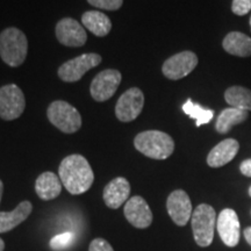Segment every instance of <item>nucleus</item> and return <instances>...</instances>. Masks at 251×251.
<instances>
[{
  "label": "nucleus",
  "mask_w": 251,
  "mask_h": 251,
  "mask_svg": "<svg viewBox=\"0 0 251 251\" xmlns=\"http://www.w3.org/2000/svg\"><path fill=\"white\" fill-rule=\"evenodd\" d=\"M58 176L68 192L75 196L89 191L94 180L92 168L81 155L65 157L59 165Z\"/></svg>",
  "instance_id": "1"
},
{
  "label": "nucleus",
  "mask_w": 251,
  "mask_h": 251,
  "mask_svg": "<svg viewBox=\"0 0 251 251\" xmlns=\"http://www.w3.org/2000/svg\"><path fill=\"white\" fill-rule=\"evenodd\" d=\"M134 146L144 156L152 159H166L175 150L170 135L159 130H146L135 137Z\"/></svg>",
  "instance_id": "2"
},
{
  "label": "nucleus",
  "mask_w": 251,
  "mask_h": 251,
  "mask_svg": "<svg viewBox=\"0 0 251 251\" xmlns=\"http://www.w3.org/2000/svg\"><path fill=\"white\" fill-rule=\"evenodd\" d=\"M28 42L25 34L18 28L11 27L0 34V57L9 67L17 68L27 57Z\"/></svg>",
  "instance_id": "3"
},
{
  "label": "nucleus",
  "mask_w": 251,
  "mask_h": 251,
  "mask_svg": "<svg viewBox=\"0 0 251 251\" xmlns=\"http://www.w3.org/2000/svg\"><path fill=\"white\" fill-rule=\"evenodd\" d=\"M216 213L212 206L201 203L194 209L191 216L193 236L198 246L205 248L211 246L216 226Z\"/></svg>",
  "instance_id": "4"
},
{
  "label": "nucleus",
  "mask_w": 251,
  "mask_h": 251,
  "mask_svg": "<svg viewBox=\"0 0 251 251\" xmlns=\"http://www.w3.org/2000/svg\"><path fill=\"white\" fill-rule=\"evenodd\" d=\"M49 121L63 133H76L81 127V117L74 106L63 100L51 102L47 111Z\"/></svg>",
  "instance_id": "5"
},
{
  "label": "nucleus",
  "mask_w": 251,
  "mask_h": 251,
  "mask_svg": "<svg viewBox=\"0 0 251 251\" xmlns=\"http://www.w3.org/2000/svg\"><path fill=\"white\" fill-rule=\"evenodd\" d=\"M26 107V100L20 87L9 84L0 87V118L12 121L20 118Z\"/></svg>",
  "instance_id": "6"
},
{
  "label": "nucleus",
  "mask_w": 251,
  "mask_h": 251,
  "mask_svg": "<svg viewBox=\"0 0 251 251\" xmlns=\"http://www.w3.org/2000/svg\"><path fill=\"white\" fill-rule=\"evenodd\" d=\"M101 57L98 54H84L65 62L58 69V76L62 80L75 83L79 80L87 71L100 64Z\"/></svg>",
  "instance_id": "7"
},
{
  "label": "nucleus",
  "mask_w": 251,
  "mask_h": 251,
  "mask_svg": "<svg viewBox=\"0 0 251 251\" xmlns=\"http://www.w3.org/2000/svg\"><path fill=\"white\" fill-rule=\"evenodd\" d=\"M143 105V92L137 87H131L119 98L115 106V115L122 122H130L141 114Z\"/></svg>",
  "instance_id": "8"
},
{
  "label": "nucleus",
  "mask_w": 251,
  "mask_h": 251,
  "mask_svg": "<svg viewBox=\"0 0 251 251\" xmlns=\"http://www.w3.org/2000/svg\"><path fill=\"white\" fill-rule=\"evenodd\" d=\"M121 78L120 72L113 69L100 72L94 77L91 84L90 91L92 98L99 102L111 99L120 85Z\"/></svg>",
  "instance_id": "9"
},
{
  "label": "nucleus",
  "mask_w": 251,
  "mask_h": 251,
  "mask_svg": "<svg viewBox=\"0 0 251 251\" xmlns=\"http://www.w3.org/2000/svg\"><path fill=\"white\" fill-rule=\"evenodd\" d=\"M197 65V55L192 51H183L166 59L162 67V72L168 79L178 80L188 76Z\"/></svg>",
  "instance_id": "10"
},
{
  "label": "nucleus",
  "mask_w": 251,
  "mask_h": 251,
  "mask_svg": "<svg viewBox=\"0 0 251 251\" xmlns=\"http://www.w3.org/2000/svg\"><path fill=\"white\" fill-rule=\"evenodd\" d=\"M124 214L135 228H148L152 222V212L142 197L135 196L125 203Z\"/></svg>",
  "instance_id": "11"
},
{
  "label": "nucleus",
  "mask_w": 251,
  "mask_h": 251,
  "mask_svg": "<svg viewBox=\"0 0 251 251\" xmlns=\"http://www.w3.org/2000/svg\"><path fill=\"white\" fill-rule=\"evenodd\" d=\"M168 213L177 226H185L192 216V202L188 194L183 190H176L166 201Z\"/></svg>",
  "instance_id": "12"
},
{
  "label": "nucleus",
  "mask_w": 251,
  "mask_h": 251,
  "mask_svg": "<svg viewBox=\"0 0 251 251\" xmlns=\"http://www.w3.org/2000/svg\"><path fill=\"white\" fill-rule=\"evenodd\" d=\"M56 36L59 43L67 47H81L87 40L84 27L71 18H64L58 21L56 25Z\"/></svg>",
  "instance_id": "13"
},
{
  "label": "nucleus",
  "mask_w": 251,
  "mask_h": 251,
  "mask_svg": "<svg viewBox=\"0 0 251 251\" xmlns=\"http://www.w3.org/2000/svg\"><path fill=\"white\" fill-rule=\"evenodd\" d=\"M216 228L224 243L228 247H235L240 241V221L234 209L226 208L220 213L216 220Z\"/></svg>",
  "instance_id": "14"
},
{
  "label": "nucleus",
  "mask_w": 251,
  "mask_h": 251,
  "mask_svg": "<svg viewBox=\"0 0 251 251\" xmlns=\"http://www.w3.org/2000/svg\"><path fill=\"white\" fill-rule=\"evenodd\" d=\"M130 194V185L124 177H118L109 181L103 188L102 198L106 206L112 209H118L128 201Z\"/></svg>",
  "instance_id": "15"
},
{
  "label": "nucleus",
  "mask_w": 251,
  "mask_h": 251,
  "mask_svg": "<svg viewBox=\"0 0 251 251\" xmlns=\"http://www.w3.org/2000/svg\"><path fill=\"white\" fill-rule=\"evenodd\" d=\"M240 149V143L234 139H227L220 142L207 156V164L211 168H220L228 164L235 158Z\"/></svg>",
  "instance_id": "16"
},
{
  "label": "nucleus",
  "mask_w": 251,
  "mask_h": 251,
  "mask_svg": "<svg viewBox=\"0 0 251 251\" xmlns=\"http://www.w3.org/2000/svg\"><path fill=\"white\" fill-rule=\"evenodd\" d=\"M35 191L40 199L52 200L61 194L62 181L54 172H43L35 181Z\"/></svg>",
  "instance_id": "17"
},
{
  "label": "nucleus",
  "mask_w": 251,
  "mask_h": 251,
  "mask_svg": "<svg viewBox=\"0 0 251 251\" xmlns=\"http://www.w3.org/2000/svg\"><path fill=\"white\" fill-rule=\"evenodd\" d=\"M33 211L30 201H23L11 212H0V233H7L23 224Z\"/></svg>",
  "instance_id": "18"
},
{
  "label": "nucleus",
  "mask_w": 251,
  "mask_h": 251,
  "mask_svg": "<svg viewBox=\"0 0 251 251\" xmlns=\"http://www.w3.org/2000/svg\"><path fill=\"white\" fill-rule=\"evenodd\" d=\"M222 47L228 54L238 57L251 56V39L241 31H231L224 39Z\"/></svg>",
  "instance_id": "19"
},
{
  "label": "nucleus",
  "mask_w": 251,
  "mask_h": 251,
  "mask_svg": "<svg viewBox=\"0 0 251 251\" xmlns=\"http://www.w3.org/2000/svg\"><path fill=\"white\" fill-rule=\"evenodd\" d=\"M81 23L96 36H106L111 31L112 23L106 14L99 11L85 12L81 17Z\"/></svg>",
  "instance_id": "20"
},
{
  "label": "nucleus",
  "mask_w": 251,
  "mask_h": 251,
  "mask_svg": "<svg viewBox=\"0 0 251 251\" xmlns=\"http://www.w3.org/2000/svg\"><path fill=\"white\" fill-rule=\"evenodd\" d=\"M249 113L242 109H237L234 107L226 108L220 113L219 118L216 119L215 129L220 134H227L234 126L242 124L248 119Z\"/></svg>",
  "instance_id": "21"
},
{
  "label": "nucleus",
  "mask_w": 251,
  "mask_h": 251,
  "mask_svg": "<svg viewBox=\"0 0 251 251\" xmlns=\"http://www.w3.org/2000/svg\"><path fill=\"white\" fill-rule=\"evenodd\" d=\"M226 102L230 107L251 111V91L243 86H231L225 92Z\"/></svg>",
  "instance_id": "22"
},
{
  "label": "nucleus",
  "mask_w": 251,
  "mask_h": 251,
  "mask_svg": "<svg viewBox=\"0 0 251 251\" xmlns=\"http://www.w3.org/2000/svg\"><path fill=\"white\" fill-rule=\"evenodd\" d=\"M183 111L184 113H186L188 117L196 120L197 127L208 124V122H211L213 117H214V112L212 109L203 108L200 105H198V103L193 102L191 99H188L184 103Z\"/></svg>",
  "instance_id": "23"
},
{
  "label": "nucleus",
  "mask_w": 251,
  "mask_h": 251,
  "mask_svg": "<svg viewBox=\"0 0 251 251\" xmlns=\"http://www.w3.org/2000/svg\"><path fill=\"white\" fill-rule=\"evenodd\" d=\"M74 241V234L72 233H63L56 235L55 237L51 238L50 241V247L54 250H62L68 248Z\"/></svg>",
  "instance_id": "24"
},
{
  "label": "nucleus",
  "mask_w": 251,
  "mask_h": 251,
  "mask_svg": "<svg viewBox=\"0 0 251 251\" xmlns=\"http://www.w3.org/2000/svg\"><path fill=\"white\" fill-rule=\"evenodd\" d=\"M87 1L94 7L108 9V11H117L124 4V0H87Z\"/></svg>",
  "instance_id": "25"
},
{
  "label": "nucleus",
  "mask_w": 251,
  "mask_h": 251,
  "mask_svg": "<svg viewBox=\"0 0 251 251\" xmlns=\"http://www.w3.org/2000/svg\"><path fill=\"white\" fill-rule=\"evenodd\" d=\"M231 11L234 14L243 17L251 11V0H233Z\"/></svg>",
  "instance_id": "26"
},
{
  "label": "nucleus",
  "mask_w": 251,
  "mask_h": 251,
  "mask_svg": "<svg viewBox=\"0 0 251 251\" xmlns=\"http://www.w3.org/2000/svg\"><path fill=\"white\" fill-rule=\"evenodd\" d=\"M89 251H114L111 244L103 238H96L90 243Z\"/></svg>",
  "instance_id": "27"
},
{
  "label": "nucleus",
  "mask_w": 251,
  "mask_h": 251,
  "mask_svg": "<svg viewBox=\"0 0 251 251\" xmlns=\"http://www.w3.org/2000/svg\"><path fill=\"white\" fill-rule=\"evenodd\" d=\"M240 170L244 176H247V177H251V158L246 159V161L241 163Z\"/></svg>",
  "instance_id": "28"
},
{
  "label": "nucleus",
  "mask_w": 251,
  "mask_h": 251,
  "mask_svg": "<svg viewBox=\"0 0 251 251\" xmlns=\"http://www.w3.org/2000/svg\"><path fill=\"white\" fill-rule=\"evenodd\" d=\"M244 237H246V241L251 246V227H248L244 229Z\"/></svg>",
  "instance_id": "29"
},
{
  "label": "nucleus",
  "mask_w": 251,
  "mask_h": 251,
  "mask_svg": "<svg viewBox=\"0 0 251 251\" xmlns=\"http://www.w3.org/2000/svg\"><path fill=\"white\" fill-rule=\"evenodd\" d=\"M2 192H4V184H2V181L0 180V201H1Z\"/></svg>",
  "instance_id": "30"
},
{
  "label": "nucleus",
  "mask_w": 251,
  "mask_h": 251,
  "mask_svg": "<svg viewBox=\"0 0 251 251\" xmlns=\"http://www.w3.org/2000/svg\"><path fill=\"white\" fill-rule=\"evenodd\" d=\"M4 250H5V243H4V241L0 238V251H4Z\"/></svg>",
  "instance_id": "31"
},
{
  "label": "nucleus",
  "mask_w": 251,
  "mask_h": 251,
  "mask_svg": "<svg viewBox=\"0 0 251 251\" xmlns=\"http://www.w3.org/2000/svg\"><path fill=\"white\" fill-rule=\"evenodd\" d=\"M249 194H250V197H251V186H250V188H249Z\"/></svg>",
  "instance_id": "32"
},
{
  "label": "nucleus",
  "mask_w": 251,
  "mask_h": 251,
  "mask_svg": "<svg viewBox=\"0 0 251 251\" xmlns=\"http://www.w3.org/2000/svg\"><path fill=\"white\" fill-rule=\"evenodd\" d=\"M249 24H250V28H251V17H250V21H249Z\"/></svg>",
  "instance_id": "33"
}]
</instances>
